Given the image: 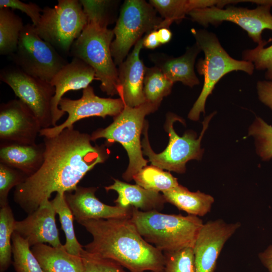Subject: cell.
<instances>
[{
    "instance_id": "ffe728a7",
    "label": "cell",
    "mask_w": 272,
    "mask_h": 272,
    "mask_svg": "<svg viewBox=\"0 0 272 272\" xmlns=\"http://www.w3.org/2000/svg\"><path fill=\"white\" fill-rule=\"evenodd\" d=\"M201 49L195 43L187 47L181 56L174 57L162 54L151 55V59L172 82H180L184 85L193 87L199 81L194 72L196 58Z\"/></svg>"
},
{
    "instance_id": "f546056e",
    "label": "cell",
    "mask_w": 272,
    "mask_h": 272,
    "mask_svg": "<svg viewBox=\"0 0 272 272\" xmlns=\"http://www.w3.org/2000/svg\"><path fill=\"white\" fill-rule=\"evenodd\" d=\"M149 3L163 18L160 28H169L174 22L180 23L193 10L191 0H150Z\"/></svg>"
},
{
    "instance_id": "4316f807",
    "label": "cell",
    "mask_w": 272,
    "mask_h": 272,
    "mask_svg": "<svg viewBox=\"0 0 272 272\" xmlns=\"http://www.w3.org/2000/svg\"><path fill=\"white\" fill-rule=\"evenodd\" d=\"M136 184L144 188L156 192L177 186V179L170 172L156 166H146L133 176Z\"/></svg>"
},
{
    "instance_id": "60d3db41",
    "label": "cell",
    "mask_w": 272,
    "mask_h": 272,
    "mask_svg": "<svg viewBox=\"0 0 272 272\" xmlns=\"http://www.w3.org/2000/svg\"><path fill=\"white\" fill-rule=\"evenodd\" d=\"M143 45V47L148 49H154L160 45L157 30H153L146 34L144 36Z\"/></svg>"
},
{
    "instance_id": "52a82bcc",
    "label": "cell",
    "mask_w": 272,
    "mask_h": 272,
    "mask_svg": "<svg viewBox=\"0 0 272 272\" xmlns=\"http://www.w3.org/2000/svg\"><path fill=\"white\" fill-rule=\"evenodd\" d=\"M87 23L80 1L58 0L53 8L45 7L42 9L35 29L41 38L57 51L69 54Z\"/></svg>"
},
{
    "instance_id": "9c48e42d",
    "label": "cell",
    "mask_w": 272,
    "mask_h": 272,
    "mask_svg": "<svg viewBox=\"0 0 272 272\" xmlns=\"http://www.w3.org/2000/svg\"><path fill=\"white\" fill-rule=\"evenodd\" d=\"M215 111L207 116L202 122L203 127L198 139L193 131H187L182 137H179L173 128V123L182 121L177 115L171 114L167 116L166 129L168 132V145L162 152L156 154L151 149L148 140L147 124L144 126L145 138L142 142L143 153L149 158L152 165L162 169L183 173L185 171L186 163L191 160H199L201 158L203 150L200 143L203 134L208 128L211 118L216 114Z\"/></svg>"
},
{
    "instance_id": "4fadbf2b",
    "label": "cell",
    "mask_w": 272,
    "mask_h": 272,
    "mask_svg": "<svg viewBox=\"0 0 272 272\" xmlns=\"http://www.w3.org/2000/svg\"><path fill=\"white\" fill-rule=\"evenodd\" d=\"M124 107L121 99L100 97L95 94L93 87L89 86L83 89L82 96L78 99L63 97L60 99L58 107L63 112L67 113V119L59 125L41 129L39 135L44 137L56 136L63 129L74 126L77 121L87 117H115L122 111Z\"/></svg>"
},
{
    "instance_id": "7402d4cb",
    "label": "cell",
    "mask_w": 272,
    "mask_h": 272,
    "mask_svg": "<svg viewBox=\"0 0 272 272\" xmlns=\"http://www.w3.org/2000/svg\"><path fill=\"white\" fill-rule=\"evenodd\" d=\"M44 143L34 145H0V163L15 168L28 177L41 167L44 158Z\"/></svg>"
},
{
    "instance_id": "83f0119b",
    "label": "cell",
    "mask_w": 272,
    "mask_h": 272,
    "mask_svg": "<svg viewBox=\"0 0 272 272\" xmlns=\"http://www.w3.org/2000/svg\"><path fill=\"white\" fill-rule=\"evenodd\" d=\"M173 84L158 67H146L143 87L146 101L159 106L170 93Z\"/></svg>"
},
{
    "instance_id": "484cf974",
    "label": "cell",
    "mask_w": 272,
    "mask_h": 272,
    "mask_svg": "<svg viewBox=\"0 0 272 272\" xmlns=\"http://www.w3.org/2000/svg\"><path fill=\"white\" fill-rule=\"evenodd\" d=\"M50 202L58 215L61 229L65 234V250L71 254L81 257L83 246L77 239L73 225L74 217L65 201L64 193H56Z\"/></svg>"
},
{
    "instance_id": "f35d334b",
    "label": "cell",
    "mask_w": 272,
    "mask_h": 272,
    "mask_svg": "<svg viewBox=\"0 0 272 272\" xmlns=\"http://www.w3.org/2000/svg\"><path fill=\"white\" fill-rule=\"evenodd\" d=\"M256 89L259 100L272 110V81H258Z\"/></svg>"
},
{
    "instance_id": "ac0fdd59",
    "label": "cell",
    "mask_w": 272,
    "mask_h": 272,
    "mask_svg": "<svg viewBox=\"0 0 272 272\" xmlns=\"http://www.w3.org/2000/svg\"><path fill=\"white\" fill-rule=\"evenodd\" d=\"M144 37L134 45L132 51L118 65V94L125 106L135 107L146 102L143 87L146 66L140 57Z\"/></svg>"
},
{
    "instance_id": "ab89813d",
    "label": "cell",
    "mask_w": 272,
    "mask_h": 272,
    "mask_svg": "<svg viewBox=\"0 0 272 272\" xmlns=\"http://www.w3.org/2000/svg\"><path fill=\"white\" fill-rule=\"evenodd\" d=\"M258 257L268 272H272V244L268 245L263 251L259 252Z\"/></svg>"
},
{
    "instance_id": "d4e9b609",
    "label": "cell",
    "mask_w": 272,
    "mask_h": 272,
    "mask_svg": "<svg viewBox=\"0 0 272 272\" xmlns=\"http://www.w3.org/2000/svg\"><path fill=\"white\" fill-rule=\"evenodd\" d=\"M24 25L22 19L10 8L0 9V54L9 55L17 50L21 32Z\"/></svg>"
},
{
    "instance_id": "e0dca14e",
    "label": "cell",
    "mask_w": 272,
    "mask_h": 272,
    "mask_svg": "<svg viewBox=\"0 0 272 272\" xmlns=\"http://www.w3.org/2000/svg\"><path fill=\"white\" fill-rule=\"evenodd\" d=\"M56 214L49 200L24 220L16 221L14 231L26 240L30 247L47 243L53 247H61L63 245L56 225Z\"/></svg>"
},
{
    "instance_id": "44dd1931",
    "label": "cell",
    "mask_w": 272,
    "mask_h": 272,
    "mask_svg": "<svg viewBox=\"0 0 272 272\" xmlns=\"http://www.w3.org/2000/svg\"><path fill=\"white\" fill-rule=\"evenodd\" d=\"M114 183L105 187L107 191L114 190L118 197L114 201L122 208L133 207L143 212L162 210L166 202L163 194L150 191L138 184L133 185L113 179Z\"/></svg>"
},
{
    "instance_id": "d590c367",
    "label": "cell",
    "mask_w": 272,
    "mask_h": 272,
    "mask_svg": "<svg viewBox=\"0 0 272 272\" xmlns=\"http://www.w3.org/2000/svg\"><path fill=\"white\" fill-rule=\"evenodd\" d=\"M28 176L22 172L0 163V206L9 205L8 196L14 187L23 183Z\"/></svg>"
},
{
    "instance_id": "e575fe53",
    "label": "cell",
    "mask_w": 272,
    "mask_h": 272,
    "mask_svg": "<svg viewBox=\"0 0 272 272\" xmlns=\"http://www.w3.org/2000/svg\"><path fill=\"white\" fill-rule=\"evenodd\" d=\"M242 57L243 60L252 62L255 69L265 71L266 80L272 81V44L266 47L257 45L254 48L244 50Z\"/></svg>"
},
{
    "instance_id": "5b68a950",
    "label": "cell",
    "mask_w": 272,
    "mask_h": 272,
    "mask_svg": "<svg viewBox=\"0 0 272 272\" xmlns=\"http://www.w3.org/2000/svg\"><path fill=\"white\" fill-rule=\"evenodd\" d=\"M114 36L113 30L94 21H88L70 52L73 57L81 59L91 66L96 79L101 82V90L107 95L118 94V69L111 52Z\"/></svg>"
},
{
    "instance_id": "cb8c5ba5",
    "label": "cell",
    "mask_w": 272,
    "mask_h": 272,
    "mask_svg": "<svg viewBox=\"0 0 272 272\" xmlns=\"http://www.w3.org/2000/svg\"><path fill=\"white\" fill-rule=\"evenodd\" d=\"M162 193L166 202L188 215L197 217L209 213L214 202L212 195L199 191L191 192L180 184Z\"/></svg>"
},
{
    "instance_id": "30bf717a",
    "label": "cell",
    "mask_w": 272,
    "mask_h": 272,
    "mask_svg": "<svg viewBox=\"0 0 272 272\" xmlns=\"http://www.w3.org/2000/svg\"><path fill=\"white\" fill-rule=\"evenodd\" d=\"M10 56L24 73L50 83L68 63L51 44L40 38L32 24L24 25L17 49Z\"/></svg>"
},
{
    "instance_id": "b9f144b4",
    "label": "cell",
    "mask_w": 272,
    "mask_h": 272,
    "mask_svg": "<svg viewBox=\"0 0 272 272\" xmlns=\"http://www.w3.org/2000/svg\"><path fill=\"white\" fill-rule=\"evenodd\" d=\"M158 36L161 44L169 42L172 38V34L169 28H161L157 30Z\"/></svg>"
},
{
    "instance_id": "8fae6325",
    "label": "cell",
    "mask_w": 272,
    "mask_h": 272,
    "mask_svg": "<svg viewBox=\"0 0 272 272\" xmlns=\"http://www.w3.org/2000/svg\"><path fill=\"white\" fill-rule=\"evenodd\" d=\"M269 5H260L253 9L228 5L225 9L212 7L195 9L188 13L191 20L207 27L209 24L218 26L224 21L237 25L247 32L257 45H265L268 42L262 39L263 30L272 31V14ZM272 41V38H270Z\"/></svg>"
},
{
    "instance_id": "9a60e30c",
    "label": "cell",
    "mask_w": 272,
    "mask_h": 272,
    "mask_svg": "<svg viewBox=\"0 0 272 272\" xmlns=\"http://www.w3.org/2000/svg\"><path fill=\"white\" fill-rule=\"evenodd\" d=\"M241 226L239 222L228 223L221 219L202 225L192 248L195 272H214L225 244Z\"/></svg>"
},
{
    "instance_id": "4dcf8cb0",
    "label": "cell",
    "mask_w": 272,
    "mask_h": 272,
    "mask_svg": "<svg viewBox=\"0 0 272 272\" xmlns=\"http://www.w3.org/2000/svg\"><path fill=\"white\" fill-rule=\"evenodd\" d=\"M12 241L13 264L16 272H43L26 240L14 231Z\"/></svg>"
},
{
    "instance_id": "d6986e66",
    "label": "cell",
    "mask_w": 272,
    "mask_h": 272,
    "mask_svg": "<svg viewBox=\"0 0 272 272\" xmlns=\"http://www.w3.org/2000/svg\"><path fill=\"white\" fill-rule=\"evenodd\" d=\"M96 79L94 69L81 59L73 57L54 77L50 84L55 87V93L51 102L53 126L65 114L58 107L63 95L69 91L87 88Z\"/></svg>"
},
{
    "instance_id": "7bdbcfd3",
    "label": "cell",
    "mask_w": 272,
    "mask_h": 272,
    "mask_svg": "<svg viewBox=\"0 0 272 272\" xmlns=\"http://www.w3.org/2000/svg\"><path fill=\"white\" fill-rule=\"evenodd\" d=\"M151 272H164V271L163 270H161V271H151Z\"/></svg>"
},
{
    "instance_id": "277c9868",
    "label": "cell",
    "mask_w": 272,
    "mask_h": 272,
    "mask_svg": "<svg viewBox=\"0 0 272 272\" xmlns=\"http://www.w3.org/2000/svg\"><path fill=\"white\" fill-rule=\"evenodd\" d=\"M191 32L204 53V57L199 59L196 65L198 73L204 78L202 89L188 114L190 120L197 121L200 114L205 113L206 100L223 77L233 71H243L251 75L255 67L250 61L232 57L215 34L206 29L194 28L191 29Z\"/></svg>"
},
{
    "instance_id": "d6a6232c",
    "label": "cell",
    "mask_w": 272,
    "mask_h": 272,
    "mask_svg": "<svg viewBox=\"0 0 272 272\" xmlns=\"http://www.w3.org/2000/svg\"><path fill=\"white\" fill-rule=\"evenodd\" d=\"M88 21H94L104 27L111 23L115 1L108 0L80 1Z\"/></svg>"
},
{
    "instance_id": "836d02e7",
    "label": "cell",
    "mask_w": 272,
    "mask_h": 272,
    "mask_svg": "<svg viewBox=\"0 0 272 272\" xmlns=\"http://www.w3.org/2000/svg\"><path fill=\"white\" fill-rule=\"evenodd\" d=\"M164 272H195L194 256L192 248L164 253Z\"/></svg>"
},
{
    "instance_id": "7c38bea8",
    "label": "cell",
    "mask_w": 272,
    "mask_h": 272,
    "mask_svg": "<svg viewBox=\"0 0 272 272\" xmlns=\"http://www.w3.org/2000/svg\"><path fill=\"white\" fill-rule=\"evenodd\" d=\"M0 79L32 111L42 129L53 126L51 102L55 93L54 86L26 74L17 66L4 67L1 71Z\"/></svg>"
},
{
    "instance_id": "f1b7e54d",
    "label": "cell",
    "mask_w": 272,
    "mask_h": 272,
    "mask_svg": "<svg viewBox=\"0 0 272 272\" xmlns=\"http://www.w3.org/2000/svg\"><path fill=\"white\" fill-rule=\"evenodd\" d=\"M16 220L9 205L0 210V272H5L12 263V245L11 239Z\"/></svg>"
},
{
    "instance_id": "6da1fadb",
    "label": "cell",
    "mask_w": 272,
    "mask_h": 272,
    "mask_svg": "<svg viewBox=\"0 0 272 272\" xmlns=\"http://www.w3.org/2000/svg\"><path fill=\"white\" fill-rule=\"evenodd\" d=\"M91 135L74 126L44 137L45 150L40 168L15 187L14 201L28 215L49 201L52 193L73 192L84 176L106 159L103 147L91 144Z\"/></svg>"
},
{
    "instance_id": "1f68e13d",
    "label": "cell",
    "mask_w": 272,
    "mask_h": 272,
    "mask_svg": "<svg viewBox=\"0 0 272 272\" xmlns=\"http://www.w3.org/2000/svg\"><path fill=\"white\" fill-rule=\"evenodd\" d=\"M249 135L255 139L256 152L263 160L272 158V126L256 117L249 128Z\"/></svg>"
},
{
    "instance_id": "603a6c76",
    "label": "cell",
    "mask_w": 272,
    "mask_h": 272,
    "mask_svg": "<svg viewBox=\"0 0 272 272\" xmlns=\"http://www.w3.org/2000/svg\"><path fill=\"white\" fill-rule=\"evenodd\" d=\"M43 272H84L81 257L68 253L63 245L60 248L45 244L32 247Z\"/></svg>"
},
{
    "instance_id": "3957f363",
    "label": "cell",
    "mask_w": 272,
    "mask_h": 272,
    "mask_svg": "<svg viewBox=\"0 0 272 272\" xmlns=\"http://www.w3.org/2000/svg\"><path fill=\"white\" fill-rule=\"evenodd\" d=\"M130 220L144 239L164 253L192 248L203 224L197 216L143 212L133 207Z\"/></svg>"
},
{
    "instance_id": "ba28073f",
    "label": "cell",
    "mask_w": 272,
    "mask_h": 272,
    "mask_svg": "<svg viewBox=\"0 0 272 272\" xmlns=\"http://www.w3.org/2000/svg\"><path fill=\"white\" fill-rule=\"evenodd\" d=\"M149 3L143 0H126L122 6L119 17L113 29L114 39L111 52L116 65L126 57L130 48L143 37L158 30L163 19Z\"/></svg>"
},
{
    "instance_id": "7a4b0ae2",
    "label": "cell",
    "mask_w": 272,
    "mask_h": 272,
    "mask_svg": "<svg viewBox=\"0 0 272 272\" xmlns=\"http://www.w3.org/2000/svg\"><path fill=\"white\" fill-rule=\"evenodd\" d=\"M93 237L84 249L112 259L130 272L163 270L164 253L146 241L130 219L90 220L80 223Z\"/></svg>"
},
{
    "instance_id": "2e32d148",
    "label": "cell",
    "mask_w": 272,
    "mask_h": 272,
    "mask_svg": "<svg viewBox=\"0 0 272 272\" xmlns=\"http://www.w3.org/2000/svg\"><path fill=\"white\" fill-rule=\"evenodd\" d=\"M97 189V187L78 186L73 192L64 193L65 201L78 223L90 220L131 218L132 207L106 205L96 196Z\"/></svg>"
},
{
    "instance_id": "5bb4252c",
    "label": "cell",
    "mask_w": 272,
    "mask_h": 272,
    "mask_svg": "<svg viewBox=\"0 0 272 272\" xmlns=\"http://www.w3.org/2000/svg\"><path fill=\"white\" fill-rule=\"evenodd\" d=\"M42 129L32 111L19 99L0 105V145L36 144Z\"/></svg>"
},
{
    "instance_id": "8d00e7d4",
    "label": "cell",
    "mask_w": 272,
    "mask_h": 272,
    "mask_svg": "<svg viewBox=\"0 0 272 272\" xmlns=\"http://www.w3.org/2000/svg\"><path fill=\"white\" fill-rule=\"evenodd\" d=\"M84 272H125L117 262L89 253L83 249L81 256Z\"/></svg>"
},
{
    "instance_id": "8992f818",
    "label": "cell",
    "mask_w": 272,
    "mask_h": 272,
    "mask_svg": "<svg viewBox=\"0 0 272 272\" xmlns=\"http://www.w3.org/2000/svg\"><path fill=\"white\" fill-rule=\"evenodd\" d=\"M158 106L147 101L135 107L124 105L111 124L96 130L91 135L92 141L104 138L108 143L116 142L123 146L129 158L128 166L122 175L127 181L133 179V176L147 166L148 161L143 156L140 136L145 116L155 111Z\"/></svg>"
},
{
    "instance_id": "74e56055",
    "label": "cell",
    "mask_w": 272,
    "mask_h": 272,
    "mask_svg": "<svg viewBox=\"0 0 272 272\" xmlns=\"http://www.w3.org/2000/svg\"><path fill=\"white\" fill-rule=\"evenodd\" d=\"M3 8L17 9L25 13L35 27L39 23L42 12V9L36 4L32 2L26 4L19 0H1L0 9Z\"/></svg>"
}]
</instances>
